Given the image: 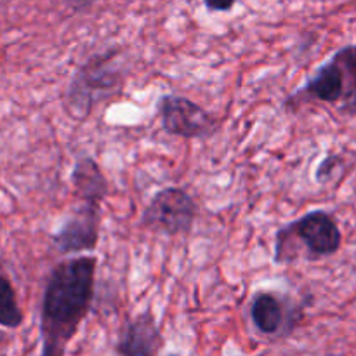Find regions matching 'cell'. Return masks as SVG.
<instances>
[{
  "label": "cell",
  "instance_id": "5b68a950",
  "mask_svg": "<svg viewBox=\"0 0 356 356\" xmlns=\"http://www.w3.org/2000/svg\"><path fill=\"white\" fill-rule=\"evenodd\" d=\"M197 214V202L186 190L167 186L156 191L146 205L141 216V226L169 236L186 235L193 228Z\"/></svg>",
  "mask_w": 356,
  "mask_h": 356
},
{
  "label": "cell",
  "instance_id": "8992f818",
  "mask_svg": "<svg viewBox=\"0 0 356 356\" xmlns=\"http://www.w3.org/2000/svg\"><path fill=\"white\" fill-rule=\"evenodd\" d=\"M167 134L184 139H205L218 132L219 120L195 101L177 94H163L156 103Z\"/></svg>",
  "mask_w": 356,
  "mask_h": 356
},
{
  "label": "cell",
  "instance_id": "8fae6325",
  "mask_svg": "<svg viewBox=\"0 0 356 356\" xmlns=\"http://www.w3.org/2000/svg\"><path fill=\"white\" fill-rule=\"evenodd\" d=\"M24 316L17 305L16 291L6 275H0V327L17 329L23 323Z\"/></svg>",
  "mask_w": 356,
  "mask_h": 356
},
{
  "label": "cell",
  "instance_id": "30bf717a",
  "mask_svg": "<svg viewBox=\"0 0 356 356\" xmlns=\"http://www.w3.org/2000/svg\"><path fill=\"white\" fill-rule=\"evenodd\" d=\"M72 184L86 204L101 205L108 195V179L92 156H83L72 170Z\"/></svg>",
  "mask_w": 356,
  "mask_h": 356
},
{
  "label": "cell",
  "instance_id": "5bb4252c",
  "mask_svg": "<svg viewBox=\"0 0 356 356\" xmlns=\"http://www.w3.org/2000/svg\"><path fill=\"white\" fill-rule=\"evenodd\" d=\"M66 2H68L75 10H82V9H87V7L92 6L96 0H66Z\"/></svg>",
  "mask_w": 356,
  "mask_h": 356
},
{
  "label": "cell",
  "instance_id": "6da1fadb",
  "mask_svg": "<svg viewBox=\"0 0 356 356\" xmlns=\"http://www.w3.org/2000/svg\"><path fill=\"white\" fill-rule=\"evenodd\" d=\"M97 259L76 256L52 268L40 309L42 355H65L90 312L96 289Z\"/></svg>",
  "mask_w": 356,
  "mask_h": 356
},
{
  "label": "cell",
  "instance_id": "ba28073f",
  "mask_svg": "<svg viewBox=\"0 0 356 356\" xmlns=\"http://www.w3.org/2000/svg\"><path fill=\"white\" fill-rule=\"evenodd\" d=\"M163 344L165 341L162 330L156 325L153 313L146 309L122 327L115 353L122 356H155L162 351Z\"/></svg>",
  "mask_w": 356,
  "mask_h": 356
},
{
  "label": "cell",
  "instance_id": "9c48e42d",
  "mask_svg": "<svg viewBox=\"0 0 356 356\" xmlns=\"http://www.w3.org/2000/svg\"><path fill=\"white\" fill-rule=\"evenodd\" d=\"M291 305L280 294L257 292L252 298L250 320L263 336H289L292 332V327H294V322L291 318L294 315H299V313H294V315H291Z\"/></svg>",
  "mask_w": 356,
  "mask_h": 356
},
{
  "label": "cell",
  "instance_id": "3957f363",
  "mask_svg": "<svg viewBox=\"0 0 356 356\" xmlns=\"http://www.w3.org/2000/svg\"><path fill=\"white\" fill-rule=\"evenodd\" d=\"M122 49H108L90 56L72 76L66 89V111L75 122H86L94 106L122 94L125 72L118 61Z\"/></svg>",
  "mask_w": 356,
  "mask_h": 356
},
{
  "label": "cell",
  "instance_id": "4fadbf2b",
  "mask_svg": "<svg viewBox=\"0 0 356 356\" xmlns=\"http://www.w3.org/2000/svg\"><path fill=\"white\" fill-rule=\"evenodd\" d=\"M236 0H204V6L211 13H228L233 9Z\"/></svg>",
  "mask_w": 356,
  "mask_h": 356
},
{
  "label": "cell",
  "instance_id": "277c9868",
  "mask_svg": "<svg viewBox=\"0 0 356 356\" xmlns=\"http://www.w3.org/2000/svg\"><path fill=\"white\" fill-rule=\"evenodd\" d=\"M343 235L336 218L325 211H312L282 226L275 238V263H292L305 254L316 261L334 256L341 249Z\"/></svg>",
  "mask_w": 356,
  "mask_h": 356
},
{
  "label": "cell",
  "instance_id": "7c38bea8",
  "mask_svg": "<svg viewBox=\"0 0 356 356\" xmlns=\"http://www.w3.org/2000/svg\"><path fill=\"white\" fill-rule=\"evenodd\" d=\"M341 162H343V160H341V156H337V155H329L327 159H323L315 172L316 183H320V184L329 183V181L332 179L334 170H336V167L341 165Z\"/></svg>",
  "mask_w": 356,
  "mask_h": 356
},
{
  "label": "cell",
  "instance_id": "52a82bcc",
  "mask_svg": "<svg viewBox=\"0 0 356 356\" xmlns=\"http://www.w3.org/2000/svg\"><path fill=\"white\" fill-rule=\"evenodd\" d=\"M101 205L82 202L75 214L65 221L59 232L52 236L56 249L63 256L90 252L99 243Z\"/></svg>",
  "mask_w": 356,
  "mask_h": 356
},
{
  "label": "cell",
  "instance_id": "7a4b0ae2",
  "mask_svg": "<svg viewBox=\"0 0 356 356\" xmlns=\"http://www.w3.org/2000/svg\"><path fill=\"white\" fill-rule=\"evenodd\" d=\"M332 104L343 115L356 117V45L339 49L315 75L284 101L287 113H298L305 104Z\"/></svg>",
  "mask_w": 356,
  "mask_h": 356
}]
</instances>
